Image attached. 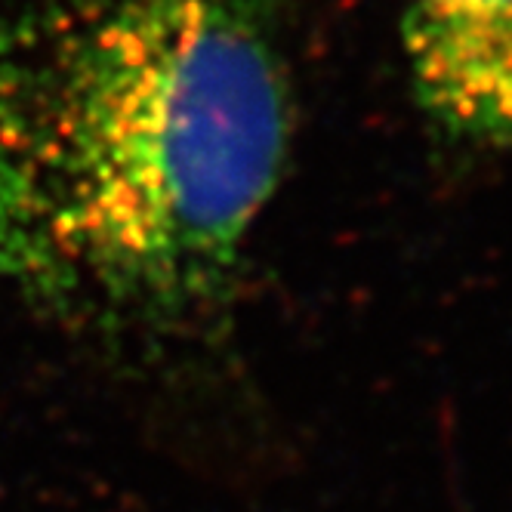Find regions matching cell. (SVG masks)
Listing matches in <instances>:
<instances>
[{"label": "cell", "mask_w": 512, "mask_h": 512, "mask_svg": "<svg viewBox=\"0 0 512 512\" xmlns=\"http://www.w3.org/2000/svg\"><path fill=\"white\" fill-rule=\"evenodd\" d=\"M290 136L269 0H25L0 22V287L121 349L210 340Z\"/></svg>", "instance_id": "1"}, {"label": "cell", "mask_w": 512, "mask_h": 512, "mask_svg": "<svg viewBox=\"0 0 512 512\" xmlns=\"http://www.w3.org/2000/svg\"><path fill=\"white\" fill-rule=\"evenodd\" d=\"M411 84L448 133L512 145V0H395Z\"/></svg>", "instance_id": "2"}]
</instances>
